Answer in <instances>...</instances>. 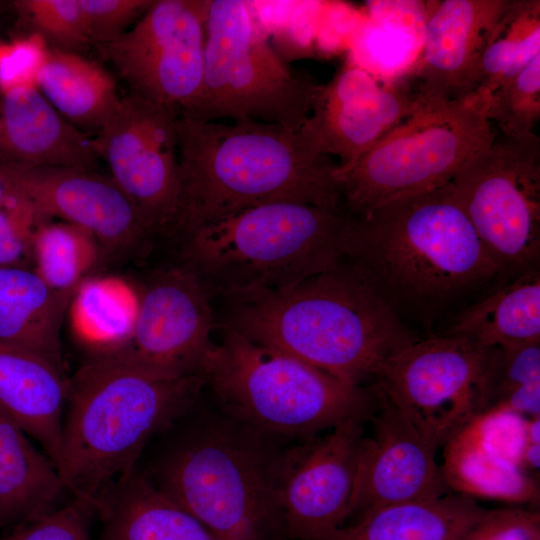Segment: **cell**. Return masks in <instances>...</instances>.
I'll use <instances>...</instances> for the list:
<instances>
[{
	"label": "cell",
	"instance_id": "6da1fadb",
	"mask_svg": "<svg viewBox=\"0 0 540 540\" xmlns=\"http://www.w3.org/2000/svg\"><path fill=\"white\" fill-rule=\"evenodd\" d=\"M223 328L353 386L417 338L349 261L280 290L227 297Z\"/></svg>",
	"mask_w": 540,
	"mask_h": 540
},
{
	"label": "cell",
	"instance_id": "7a4b0ae2",
	"mask_svg": "<svg viewBox=\"0 0 540 540\" xmlns=\"http://www.w3.org/2000/svg\"><path fill=\"white\" fill-rule=\"evenodd\" d=\"M181 193L173 232L184 237L272 203L342 207L334 165L300 131L255 120L178 117Z\"/></svg>",
	"mask_w": 540,
	"mask_h": 540
},
{
	"label": "cell",
	"instance_id": "3957f363",
	"mask_svg": "<svg viewBox=\"0 0 540 540\" xmlns=\"http://www.w3.org/2000/svg\"><path fill=\"white\" fill-rule=\"evenodd\" d=\"M200 376L171 377L113 356H92L69 378L56 468L93 511L132 472L143 448L199 400Z\"/></svg>",
	"mask_w": 540,
	"mask_h": 540
},
{
	"label": "cell",
	"instance_id": "277c9868",
	"mask_svg": "<svg viewBox=\"0 0 540 540\" xmlns=\"http://www.w3.org/2000/svg\"><path fill=\"white\" fill-rule=\"evenodd\" d=\"M195 405L191 420L145 474L221 540H289L281 510L289 445L215 404L199 412Z\"/></svg>",
	"mask_w": 540,
	"mask_h": 540
},
{
	"label": "cell",
	"instance_id": "5b68a950",
	"mask_svg": "<svg viewBox=\"0 0 540 540\" xmlns=\"http://www.w3.org/2000/svg\"><path fill=\"white\" fill-rule=\"evenodd\" d=\"M393 307L433 305L500 270L451 182L354 217L346 259Z\"/></svg>",
	"mask_w": 540,
	"mask_h": 540
},
{
	"label": "cell",
	"instance_id": "8992f818",
	"mask_svg": "<svg viewBox=\"0 0 540 540\" xmlns=\"http://www.w3.org/2000/svg\"><path fill=\"white\" fill-rule=\"evenodd\" d=\"M353 222L344 206L254 207L185 236L184 266L226 298L288 288L346 259Z\"/></svg>",
	"mask_w": 540,
	"mask_h": 540
},
{
	"label": "cell",
	"instance_id": "52a82bcc",
	"mask_svg": "<svg viewBox=\"0 0 540 540\" xmlns=\"http://www.w3.org/2000/svg\"><path fill=\"white\" fill-rule=\"evenodd\" d=\"M199 376L220 410L284 444L307 441L349 420L368 421L377 407L373 388L347 384L228 328Z\"/></svg>",
	"mask_w": 540,
	"mask_h": 540
},
{
	"label": "cell",
	"instance_id": "ba28073f",
	"mask_svg": "<svg viewBox=\"0 0 540 540\" xmlns=\"http://www.w3.org/2000/svg\"><path fill=\"white\" fill-rule=\"evenodd\" d=\"M490 94L476 90L448 102H424L369 151L334 173L345 209L362 217L405 197L452 181L462 166L489 146L495 131Z\"/></svg>",
	"mask_w": 540,
	"mask_h": 540
},
{
	"label": "cell",
	"instance_id": "9c48e42d",
	"mask_svg": "<svg viewBox=\"0 0 540 540\" xmlns=\"http://www.w3.org/2000/svg\"><path fill=\"white\" fill-rule=\"evenodd\" d=\"M321 89L291 73L248 2L209 0L201 88L179 115L204 122L255 120L296 133Z\"/></svg>",
	"mask_w": 540,
	"mask_h": 540
},
{
	"label": "cell",
	"instance_id": "30bf717a",
	"mask_svg": "<svg viewBox=\"0 0 540 540\" xmlns=\"http://www.w3.org/2000/svg\"><path fill=\"white\" fill-rule=\"evenodd\" d=\"M451 184L479 239L501 269H530L540 255V138L495 133Z\"/></svg>",
	"mask_w": 540,
	"mask_h": 540
},
{
	"label": "cell",
	"instance_id": "8fae6325",
	"mask_svg": "<svg viewBox=\"0 0 540 540\" xmlns=\"http://www.w3.org/2000/svg\"><path fill=\"white\" fill-rule=\"evenodd\" d=\"M489 350L453 334L417 339L382 365L373 390L438 449L479 415Z\"/></svg>",
	"mask_w": 540,
	"mask_h": 540
},
{
	"label": "cell",
	"instance_id": "7c38bea8",
	"mask_svg": "<svg viewBox=\"0 0 540 540\" xmlns=\"http://www.w3.org/2000/svg\"><path fill=\"white\" fill-rule=\"evenodd\" d=\"M178 117L176 110L130 92L91 138L111 179L155 234L174 231L179 209Z\"/></svg>",
	"mask_w": 540,
	"mask_h": 540
},
{
	"label": "cell",
	"instance_id": "4fadbf2b",
	"mask_svg": "<svg viewBox=\"0 0 540 540\" xmlns=\"http://www.w3.org/2000/svg\"><path fill=\"white\" fill-rule=\"evenodd\" d=\"M209 0H154L123 35L99 51L131 93L184 112L203 76Z\"/></svg>",
	"mask_w": 540,
	"mask_h": 540
},
{
	"label": "cell",
	"instance_id": "5bb4252c",
	"mask_svg": "<svg viewBox=\"0 0 540 540\" xmlns=\"http://www.w3.org/2000/svg\"><path fill=\"white\" fill-rule=\"evenodd\" d=\"M212 294L185 266L156 272L138 294L130 336L110 355L171 377L199 376L212 348Z\"/></svg>",
	"mask_w": 540,
	"mask_h": 540
},
{
	"label": "cell",
	"instance_id": "9a60e30c",
	"mask_svg": "<svg viewBox=\"0 0 540 540\" xmlns=\"http://www.w3.org/2000/svg\"><path fill=\"white\" fill-rule=\"evenodd\" d=\"M365 422L349 420L288 447L281 510L289 540H330L345 525Z\"/></svg>",
	"mask_w": 540,
	"mask_h": 540
},
{
	"label": "cell",
	"instance_id": "2e32d148",
	"mask_svg": "<svg viewBox=\"0 0 540 540\" xmlns=\"http://www.w3.org/2000/svg\"><path fill=\"white\" fill-rule=\"evenodd\" d=\"M18 196L46 219L89 231L104 253H130L154 233L111 177L72 167L0 163Z\"/></svg>",
	"mask_w": 540,
	"mask_h": 540
},
{
	"label": "cell",
	"instance_id": "e0dca14e",
	"mask_svg": "<svg viewBox=\"0 0 540 540\" xmlns=\"http://www.w3.org/2000/svg\"><path fill=\"white\" fill-rule=\"evenodd\" d=\"M408 81L381 82L367 69L348 62L325 85L301 127L337 168L354 164L419 106Z\"/></svg>",
	"mask_w": 540,
	"mask_h": 540
},
{
	"label": "cell",
	"instance_id": "ac0fdd59",
	"mask_svg": "<svg viewBox=\"0 0 540 540\" xmlns=\"http://www.w3.org/2000/svg\"><path fill=\"white\" fill-rule=\"evenodd\" d=\"M376 397L369 419L373 432L363 441L345 525L385 506L451 492L437 449L406 416Z\"/></svg>",
	"mask_w": 540,
	"mask_h": 540
},
{
	"label": "cell",
	"instance_id": "d6986e66",
	"mask_svg": "<svg viewBox=\"0 0 540 540\" xmlns=\"http://www.w3.org/2000/svg\"><path fill=\"white\" fill-rule=\"evenodd\" d=\"M512 0H444L426 10L423 42L408 82L419 100L448 102L477 88L481 55Z\"/></svg>",
	"mask_w": 540,
	"mask_h": 540
},
{
	"label": "cell",
	"instance_id": "ffe728a7",
	"mask_svg": "<svg viewBox=\"0 0 540 540\" xmlns=\"http://www.w3.org/2000/svg\"><path fill=\"white\" fill-rule=\"evenodd\" d=\"M91 138L69 123L38 88L0 94V163L95 171Z\"/></svg>",
	"mask_w": 540,
	"mask_h": 540
},
{
	"label": "cell",
	"instance_id": "44dd1931",
	"mask_svg": "<svg viewBox=\"0 0 540 540\" xmlns=\"http://www.w3.org/2000/svg\"><path fill=\"white\" fill-rule=\"evenodd\" d=\"M68 392L64 368L0 342V410L43 447L55 467Z\"/></svg>",
	"mask_w": 540,
	"mask_h": 540
},
{
	"label": "cell",
	"instance_id": "7402d4cb",
	"mask_svg": "<svg viewBox=\"0 0 540 540\" xmlns=\"http://www.w3.org/2000/svg\"><path fill=\"white\" fill-rule=\"evenodd\" d=\"M95 511L102 521L97 540H221L136 468Z\"/></svg>",
	"mask_w": 540,
	"mask_h": 540
},
{
	"label": "cell",
	"instance_id": "603a6c76",
	"mask_svg": "<svg viewBox=\"0 0 540 540\" xmlns=\"http://www.w3.org/2000/svg\"><path fill=\"white\" fill-rule=\"evenodd\" d=\"M74 296L49 287L31 267H0V342L64 368L60 332Z\"/></svg>",
	"mask_w": 540,
	"mask_h": 540
},
{
	"label": "cell",
	"instance_id": "cb8c5ba5",
	"mask_svg": "<svg viewBox=\"0 0 540 540\" xmlns=\"http://www.w3.org/2000/svg\"><path fill=\"white\" fill-rule=\"evenodd\" d=\"M488 511L468 494L449 492L376 509L330 540H461Z\"/></svg>",
	"mask_w": 540,
	"mask_h": 540
},
{
	"label": "cell",
	"instance_id": "d4e9b609",
	"mask_svg": "<svg viewBox=\"0 0 540 540\" xmlns=\"http://www.w3.org/2000/svg\"><path fill=\"white\" fill-rule=\"evenodd\" d=\"M65 484L50 458L0 410V523H24L54 508Z\"/></svg>",
	"mask_w": 540,
	"mask_h": 540
},
{
	"label": "cell",
	"instance_id": "484cf974",
	"mask_svg": "<svg viewBox=\"0 0 540 540\" xmlns=\"http://www.w3.org/2000/svg\"><path fill=\"white\" fill-rule=\"evenodd\" d=\"M37 88L69 123L95 134L121 97L112 75L81 53L50 48Z\"/></svg>",
	"mask_w": 540,
	"mask_h": 540
},
{
	"label": "cell",
	"instance_id": "4316f807",
	"mask_svg": "<svg viewBox=\"0 0 540 540\" xmlns=\"http://www.w3.org/2000/svg\"><path fill=\"white\" fill-rule=\"evenodd\" d=\"M449 334L483 348L540 342V273L523 271L510 284L469 307Z\"/></svg>",
	"mask_w": 540,
	"mask_h": 540
},
{
	"label": "cell",
	"instance_id": "83f0119b",
	"mask_svg": "<svg viewBox=\"0 0 540 540\" xmlns=\"http://www.w3.org/2000/svg\"><path fill=\"white\" fill-rule=\"evenodd\" d=\"M445 447L442 470L450 488L518 502L534 497L535 482L527 471L486 450L466 427Z\"/></svg>",
	"mask_w": 540,
	"mask_h": 540
},
{
	"label": "cell",
	"instance_id": "f1b7e54d",
	"mask_svg": "<svg viewBox=\"0 0 540 540\" xmlns=\"http://www.w3.org/2000/svg\"><path fill=\"white\" fill-rule=\"evenodd\" d=\"M103 255L89 231L68 222L43 221L32 236L31 268L59 292L76 294Z\"/></svg>",
	"mask_w": 540,
	"mask_h": 540
},
{
	"label": "cell",
	"instance_id": "f546056e",
	"mask_svg": "<svg viewBox=\"0 0 540 540\" xmlns=\"http://www.w3.org/2000/svg\"><path fill=\"white\" fill-rule=\"evenodd\" d=\"M538 54L540 1L512 0L494 26L481 55L476 90L491 94Z\"/></svg>",
	"mask_w": 540,
	"mask_h": 540
},
{
	"label": "cell",
	"instance_id": "4dcf8cb0",
	"mask_svg": "<svg viewBox=\"0 0 540 540\" xmlns=\"http://www.w3.org/2000/svg\"><path fill=\"white\" fill-rule=\"evenodd\" d=\"M535 384H540V342L490 348L480 379L479 415Z\"/></svg>",
	"mask_w": 540,
	"mask_h": 540
},
{
	"label": "cell",
	"instance_id": "1f68e13d",
	"mask_svg": "<svg viewBox=\"0 0 540 540\" xmlns=\"http://www.w3.org/2000/svg\"><path fill=\"white\" fill-rule=\"evenodd\" d=\"M487 117L503 136L534 132L540 118V54L490 94Z\"/></svg>",
	"mask_w": 540,
	"mask_h": 540
},
{
	"label": "cell",
	"instance_id": "d6a6232c",
	"mask_svg": "<svg viewBox=\"0 0 540 540\" xmlns=\"http://www.w3.org/2000/svg\"><path fill=\"white\" fill-rule=\"evenodd\" d=\"M14 6L50 48L80 53L91 44L79 0H20Z\"/></svg>",
	"mask_w": 540,
	"mask_h": 540
},
{
	"label": "cell",
	"instance_id": "836d02e7",
	"mask_svg": "<svg viewBox=\"0 0 540 540\" xmlns=\"http://www.w3.org/2000/svg\"><path fill=\"white\" fill-rule=\"evenodd\" d=\"M46 220L21 196L0 207V267H31L32 236Z\"/></svg>",
	"mask_w": 540,
	"mask_h": 540
},
{
	"label": "cell",
	"instance_id": "e575fe53",
	"mask_svg": "<svg viewBox=\"0 0 540 540\" xmlns=\"http://www.w3.org/2000/svg\"><path fill=\"white\" fill-rule=\"evenodd\" d=\"M49 49L47 42L33 32L3 44L0 53V94L21 87L37 88Z\"/></svg>",
	"mask_w": 540,
	"mask_h": 540
},
{
	"label": "cell",
	"instance_id": "d590c367",
	"mask_svg": "<svg viewBox=\"0 0 540 540\" xmlns=\"http://www.w3.org/2000/svg\"><path fill=\"white\" fill-rule=\"evenodd\" d=\"M154 0H79L91 44L114 41L130 29Z\"/></svg>",
	"mask_w": 540,
	"mask_h": 540
},
{
	"label": "cell",
	"instance_id": "8d00e7d4",
	"mask_svg": "<svg viewBox=\"0 0 540 540\" xmlns=\"http://www.w3.org/2000/svg\"><path fill=\"white\" fill-rule=\"evenodd\" d=\"M88 505L73 503L21 523L1 540H92L89 527Z\"/></svg>",
	"mask_w": 540,
	"mask_h": 540
},
{
	"label": "cell",
	"instance_id": "74e56055",
	"mask_svg": "<svg viewBox=\"0 0 540 540\" xmlns=\"http://www.w3.org/2000/svg\"><path fill=\"white\" fill-rule=\"evenodd\" d=\"M461 540H540V514L520 508L489 509Z\"/></svg>",
	"mask_w": 540,
	"mask_h": 540
},
{
	"label": "cell",
	"instance_id": "f35d334b",
	"mask_svg": "<svg viewBox=\"0 0 540 540\" xmlns=\"http://www.w3.org/2000/svg\"><path fill=\"white\" fill-rule=\"evenodd\" d=\"M18 197L11 182L0 166V207L8 204Z\"/></svg>",
	"mask_w": 540,
	"mask_h": 540
},
{
	"label": "cell",
	"instance_id": "ab89813d",
	"mask_svg": "<svg viewBox=\"0 0 540 540\" xmlns=\"http://www.w3.org/2000/svg\"><path fill=\"white\" fill-rule=\"evenodd\" d=\"M2 46H3V44H2V43H0V53H1V49H2Z\"/></svg>",
	"mask_w": 540,
	"mask_h": 540
}]
</instances>
